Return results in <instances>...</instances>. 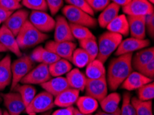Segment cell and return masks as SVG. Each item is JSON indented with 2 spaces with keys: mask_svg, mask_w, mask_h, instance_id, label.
Segmentation results:
<instances>
[{
  "mask_svg": "<svg viewBox=\"0 0 154 115\" xmlns=\"http://www.w3.org/2000/svg\"><path fill=\"white\" fill-rule=\"evenodd\" d=\"M41 86L44 91L50 93L55 97L70 88L66 79L63 77H57L51 79L48 81L41 84Z\"/></svg>",
  "mask_w": 154,
  "mask_h": 115,
  "instance_id": "d6986e66",
  "label": "cell"
},
{
  "mask_svg": "<svg viewBox=\"0 0 154 115\" xmlns=\"http://www.w3.org/2000/svg\"><path fill=\"white\" fill-rule=\"evenodd\" d=\"M0 43L5 47L7 50L13 53L17 57L22 56L16 36L4 25H2L0 28Z\"/></svg>",
  "mask_w": 154,
  "mask_h": 115,
  "instance_id": "2e32d148",
  "label": "cell"
},
{
  "mask_svg": "<svg viewBox=\"0 0 154 115\" xmlns=\"http://www.w3.org/2000/svg\"><path fill=\"white\" fill-rule=\"evenodd\" d=\"M13 12L8 11L0 7V24L5 22L7 19L9 17V16Z\"/></svg>",
  "mask_w": 154,
  "mask_h": 115,
  "instance_id": "bcb514c9",
  "label": "cell"
},
{
  "mask_svg": "<svg viewBox=\"0 0 154 115\" xmlns=\"http://www.w3.org/2000/svg\"><path fill=\"white\" fill-rule=\"evenodd\" d=\"M1 101H2V97H0V102H1Z\"/></svg>",
  "mask_w": 154,
  "mask_h": 115,
  "instance_id": "9f6ffc18",
  "label": "cell"
},
{
  "mask_svg": "<svg viewBox=\"0 0 154 115\" xmlns=\"http://www.w3.org/2000/svg\"><path fill=\"white\" fill-rule=\"evenodd\" d=\"M53 97L50 93L43 91L35 96L31 104L26 109V112L29 115H36L37 113L49 111L55 107Z\"/></svg>",
  "mask_w": 154,
  "mask_h": 115,
  "instance_id": "8992f818",
  "label": "cell"
},
{
  "mask_svg": "<svg viewBox=\"0 0 154 115\" xmlns=\"http://www.w3.org/2000/svg\"><path fill=\"white\" fill-rule=\"evenodd\" d=\"M51 79L48 65L44 63H39L33 68L29 73L21 80L23 84H42Z\"/></svg>",
  "mask_w": 154,
  "mask_h": 115,
  "instance_id": "9c48e42d",
  "label": "cell"
},
{
  "mask_svg": "<svg viewBox=\"0 0 154 115\" xmlns=\"http://www.w3.org/2000/svg\"><path fill=\"white\" fill-rule=\"evenodd\" d=\"M51 112H50V110H49V111H47V112H44V113L42 114V115H51Z\"/></svg>",
  "mask_w": 154,
  "mask_h": 115,
  "instance_id": "816d5d0a",
  "label": "cell"
},
{
  "mask_svg": "<svg viewBox=\"0 0 154 115\" xmlns=\"http://www.w3.org/2000/svg\"><path fill=\"white\" fill-rule=\"evenodd\" d=\"M137 98L141 101H151L154 97V83L150 82L137 90Z\"/></svg>",
  "mask_w": 154,
  "mask_h": 115,
  "instance_id": "d590c367",
  "label": "cell"
},
{
  "mask_svg": "<svg viewBox=\"0 0 154 115\" xmlns=\"http://www.w3.org/2000/svg\"><path fill=\"white\" fill-rule=\"evenodd\" d=\"M17 1H18V2H22V0H17Z\"/></svg>",
  "mask_w": 154,
  "mask_h": 115,
  "instance_id": "6f0895ef",
  "label": "cell"
},
{
  "mask_svg": "<svg viewBox=\"0 0 154 115\" xmlns=\"http://www.w3.org/2000/svg\"><path fill=\"white\" fill-rule=\"evenodd\" d=\"M75 107L70 106L67 107H63L62 109L55 110L51 115H73L74 113Z\"/></svg>",
  "mask_w": 154,
  "mask_h": 115,
  "instance_id": "f6af8a7d",
  "label": "cell"
},
{
  "mask_svg": "<svg viewBox=\"0 0 154 115\" xmlns=\"http://www.w3.org/2000/svg\"><path fill=\"white\" fill-rule=\"evenodd\" d=\"M0 97L4 100V104L8 110L10 115H20L26 110L24 103L22 98L17 92H11L8 93H1Z\"/></svg>",
  "mask_w": 154,
  "mask_h": 115,
  "instance_id": "7c38bea8",
  "label": "cell"
},
{
  "mask_svg": "<svg viewBox=\"0 0 154 115\" xmlns=\"http://www.w3.org/2000/svg\"><path fill=\"white\" fill-rule=\"evenodd\" d=\"M146 17V16H145ZM144 16H128L129 33L131 37L144 39L146 37V25Z\"/></svg>",
  "mask_w": 154,
  "mask_h": 115,
  "instance_id": "e0dca14e",
  "label": "cell"
},
{
  "mask_svg": "<svg viewBox=\"0 0 154 115\" xmlns=\"http://www.w3.org/2000/svg\"><path fill=\"white\" fill-rule=\"evenodd\" d=\"M78 110L85 114H91L96 111L98 107V101L89 96L79 97L76 101Z\"/></svg>",
  "mask_w": 154,
  "mask_h": 115,
  "instance_id": "83f0119b",
  "label": "cell"
},
{
  "mask_svg": "<svg viewBox=\"0 0 154 115\" xmlns=\"http://www.w3.org/2000/svg\"><path fill=\"white\" fill-rule=\"evenodd\" d=\"M148 1L150 2L151 4H152L154 3V0H148Z\"/></svg>",
  "mask_w": 154,
  "mask_h": 115,
  "instance_id": "db71d44e",
  "label": "cell"
},
{
  "mask_svg": "<svg viewBox=\"0 0 154 115\" xmlns=\"http://www.w3.org/2000/svg\"><path fill=\"white\" fill-rule=\"evenodd\" d=\"M120 108H119L116 110V112L113 113H108V112H105L104 111H98L95 115H120Z\"/></svg>",
  "mask_w": 154,
  "mask_h": 115,
  "instance_id": "c3c4849f",
  "label": "cell"
},
{
  "mask_svg": "<svg viewBox=\"0 0 154 115\" xmlns=\"http://www.w3.org/2000/svg\"><path fill=\"white\" fill-rule=\"evenodd\" d=\"M106 29L108 31L115 32L122 36H127L129 34V26L127 17L125 14L118 15L109 23Z\"/></svg>",
  "mask_w": 154,
  "mask_h": 115,
  "instance_id": "cb8c5ba5",
  "label": "cell"
},
{
  "mask_svg": "<svg viewBox=\"0 0 154 115\" xmlns=\"http://www.w3.org/2000/svg\"><path fill=\"white\" fill-rule=\"evenodd\" d=\"M77 44L73 41H50L45 45V48L55 54L60 58L71 62L73 51Z\"/></svg>",
  "mask_w": 154,
  "mask_h": 115,
  "instance_id": "30bf717a",
  "label": "cell"
},
{
  "mask_svg": "<svg viewBox=\"0 0 154 115\" xmlns=\"http://www.w3.org/2000/svg\"><path fill=\"white\" fill-rule=\"evenodd\" d=\"M54 30V41H75V38L71 32V27H70V23L64 16L58 15L57 18H56Z\"/></svg>",
  "mask_w": 154,
  "mask_h": 115,
  "instance_id": "5bb4252c",
  "label": "cell"
},
{
  "mask_svg": "<svg viewBox=\"0 0 154 115\" xmlns=\"http://www.w3.org/2000/svg\"><path fill=\"white\" fill-rule=\"evenodd\" d=\"M6 52H8L7 49L3 45H2L1 43H0V53H6Z\"/></svg>",
  "mask_w": 154,
  "mask_h": 115,
  "instance_id": "f907efd6",
  "label": "cell"
},
{
  "mask_svg": "<svg viewBox=\"0 0 154 115\" xmlns=\"http://www.w3.org/2000/svg\"><path fill=\"white\" fill-rule=\"evenodd\" d=\"M86 95L100 102L108 95V84L106 77L97 79H87L85 86Z\"/></svg>",
  "mask_w": 154,
  "mask_h": 115,
  "instance_id": "ba28073f",
  "label": "cell"
},
{
  "mask_svg": "<svg viewBox=\"0 0 154 115\" xmlns=\"http://www.w3.org/2000/svg\"><path fill=\"white\" fill-rule=\"evenodd\" d=\"M34 61L30 55H22L11 63L12 81L11 90L13 91L15 87L19 84L31 70L33 68Z\"/></svg>",
  "mask_w": 154,
  "mask_h": 115,
  "instance_id": "5b68a950",
  "label": "cell"
},
{
  "mask_svg": "<svg viewBox=\"0 0 154 115\" xmlns=\"http://www.w3.org/2000/svg\"><path fill=\"white\" fill-rule=\"evenodd\" d=\"M48 8L53 15H55L64 4V0H46Z\"/></svg>",
  "mask_w": 154,
  "mask_h": 115,
  "instance_id": "b9f144b4",
  "label": "cell"
},
{
  "mask_svg": "<svg viewBox=\"0 0 154 115\" xmlns=\"http://www.w3.org/2000/svg\"><path fill=\"white\" fill-rule=\"evenodd\" d=\"M122 41V35L115 32L106 31L100 35L97 41L98 55L97 59L104 63L111 54L116 50Z\"/></svg>",
  "mask_w": 154,
  "mask_h": 115,
  "instance_id": "3957f363",
  "label": "cell"
},
{
  "mask_svg": "<svg viewBox=\"0 0 154 115\" xmlns=\"http://www.w3.org/2000/svg\"><path fill=\"white\" fill-rule=\"evenodd\" d=\"M73 115H91V114H83V113H82L81 112L79 111L78 109L75 108L74 113H73Z\"/></svg>",
  "mask_w": 154,
  "mask_h": 115,
  "instance_id": "681fc988",
  "label": "cell"
},
{
  "mask_svg": "<svg viewBox=\"0 0 154 115\" xmlns=\"http://www.w3.org/2000/svg\"><path fill=\"white\" fill-rule=\"evenodd\" d=\"M134 54L129 53L117 56L109 63L107 70V84L111 90L115 91L133 72L132 57Z\"/></svg>",
  "mask_w": 154,
  "mask_h": 115,
  "instance_id": "6da1fadb",
  "label": "cell"
},
{
  "mask_svg": "<svg viewBox=\"0 0 154 115\" xmlns=\"http://www.w3.org/2000/svg\"><path fill=\"white\" fill-rule=\"evenodd\" d=\"M112 1V3H114L120 6H125L129 4L131 0H111Z\"/></svg>",
  "mask_w": 154,
  "mask_h": 115,
  "instance_id": "7dc6e473",
  "label": "cell"
},
{
  "mask_svg": "<svg viewBox=\"0 0 154 115\" xmlns=\"http://www.w3.org/2000/svg\"><path fill=\"white\" fill-rule=\"evenodd\" d=\"M48 69L51 77H62L63 74H67L72 69V64L69 61L60 58L48 65Z\"/></svg>",
  "mask_w": 154,
  "mask_h": 115,
  "instance_id": "f546056e",
  "label": "cell"
},
{
  "mask_svg": "<svg viewBox=\"0 0 154 115\" xmlns=\"http://www.w3.org/2000/svg\"><path fill=\"white\" fill-rule=\"evenodd\" d=\"M146 31H147L149 37L153 39L154 36V13L145 17Z\"/></svg>",
  "mask_w": 154,
  "mask_h": 115,
  "instance_id": "ee69618b",
  "label": "cell"
},
{
  "mask_svg": "<svg viewBox=\"0 0 154 115\" xmlns=\"http://www.w3.org/2000/svg\"><path fill=\"white\" fill-rule=\"evenodd\" d=\"M121 101V96L117 92H112L107 95L101 101L100 106L102 111L108 113H113L119 108V104Z\"/></svg>",
  "mask_w": 154,
  "mask_h": 115,
  "instance_id": "f1b7e54d",
  "label": "cell"
},
{
  "mask_svg": "<svg viewBox=\"0 0 154 115\" xmlns=\"http://www.w3.org/2000/svg\"><path fill=\"white\" fill-rule=\"evenodd\" d=\"M22 5L32 11H44L48 10L46 0H22Z\"/></svg>",
  "mask_w": 154,
  "mask_h": 115,
  "instance_id": "8d00e7d4",
  "label": "cell"
},
{
  "mask_svg": "<svg viewBox=\"0 0 154 115\" xmlns=\"http://www.w3.org/2000/svg\"><path fill=\"white\" fill-rule=\"evenodd\" d=\"M29 21L39 31L46 34L55 29V20L44 11H32L29 15Z\"/></svg>",
  "mask_w": 154,
  "mask_h": 115,
  "instance_id": "52a82bcc",
  "label": "cell"
},
{
  "mask_svg": "<svg viewBox=\"0 0 154 115\" xmlns=\"http://www.w3.org/2000/svg\"><path fill=\"white\" fill-rule=\"evenodd\" d=\"M153 81V79L147 78L139 72L133 71L121 84V88L128 91H132L140 88L145 84Z\"/></svg>",
  "mask_w": 154,
  "mask_h": 115,
  "instance_id": "ac0fdd59",
  "label": "cell"
},
{
  "mask_svg": "<svg viewBox=\"0 0 154 115\" xmlns=\"http://www.w3.org/2000/svg\"><path fill=\"white\" fill-rule=\"evenodd\" d=\"M85 75L87 79H97L105 77L106 69L104 63L97 59L91 61L86 65Z\"/></svg>",
  "mask_w": 154,
  "mask_h": 115,
  "instance_id": "4316f807",
  "label": "cell"
},
{
  "mask_svg": "<svg viewBox=\"0 0 154 115\" xmlns=\"http://www.w3.org/2000/svg\"><path fill=\"white\" fill-rule=\"evenodd\" d=\"M48 38L47 34L37 30L28 20L16 36L20 49L31 48L42 43Z\"/></svg>",
  "mask_w": 154,
  "mask_h": 115,
  "instance_id": "7a4b0ae2",
  "label": "cell"
},
{
  "mask_svg": "<svg viewBox=\"0 0 154 115\" xmlns=\"http://www.w3.org/2000/svg\"><path fill=\"white\" fill-rule=\"evenodd\" d=\"M120 6L114 3H110L102 11L100 14L97 22L99 23L100 26L105 29L111 21H113L119 14Z\"/></svg>",
  "mask_w": 154,
  "mask_h": 115,
  "instance_id": "484cf974",
  "label": "cell"
},
{
  "mask_svg": "<svg viewBox=\"0 0 154 115\" xmlns=\"http://www.w3.org/2000/svg\"><path fill=\"white\" fill-rule=\"evenodd\" d=\"M64 1L68 4V5L80 8L91 16L94 15V11L90 8L86 0H64Z\"/></svg>",
  "mask_w": 154,
  "mask_h": 115,
  "instance_id": "f35d334b",
  "label": "cell"
},
{
  "mask_svg": "<svg viewBox=\"0 0 154 115\" xmlns=\"http://www.w3.org/2000/svg\"><path fill=\"white\" fill-rule=\"evenodd\" d=\"M0 115H3V113H2L1 109H0Z\"/></svg>",
  "mask_w": 154,
  "mask_h": 115,
  "instance_id": "11a10c76",
  "label": "cell"
},
{
  "mask_svg": "<svg viewBox=\"0 0 154 115\" xmlns=\"http://www.w3.org/2000/svg\"><path fill=\"white\" fill-rule=\"evenodd\" d=\"M29 17V13L28 11L25 9H19L14 13L13 12L3 25L10 30L15 36H17Z\"/></svg>",
  "mask_w": 154,
  "mask_h": 115,
  "instance_id": "9a60e30c",
  "label": "cell"
},
{
  "mask_svg": "<svg viewBox=\"0 0 154 115\" xmlns=\"http://www.w3.org/2000/svg\"><path fill=\"white\" fill-rule=\"evenodd\" d=\"M11 57L9 55L0 59V91L4 90L12 81Z\"/></svg>",
  "mask_w": 154,
  "mask_h": 115,
  "instance_id": "44dd1931",
  "label": "cell"
},
{
  "mask_svg": "<svg viewBox=\"0 0 154 115\" xmlns=\"http://www.w3.org/2000/svg\"><path fill=\"white\" fill-rule=\"evenodd\" d=\"M31 56L34 62L44 63L48 65L52 64L60 59L55 54L45 48H43L42 46H39L35 49Z\"/></svg>",
  "mask_w": 154,
  "mask_h": 115,
  "instance_id": "d4e9b609",
  "label": "cell"
},
{
  "mask_svg": "<svg viewBox=\"0 0 154 115\" xmlns=\"http://www.w3.org/2000/svg\"><path fill=\"white\" fill-rule=\"evenodd\" d=\"M150 45V41L147 39H139L130 37L122 40L116 49V56H120L125 54L133 53L135 51H138L142 49L147 48Z\"/></svg>",
  "mask_w": 154,
  "mask_h": 115,
  "instance_id": "4fadbf2b",
  "label": "cell"
},
{
  "mask_svg": "<svg viewBox=\"0 0 154 115\" xmlns=\"http://www.w3.org/2000/svg\"><path fill=\"white\" fill-rule=\"evenodd\" d=\"M62 12L69 23L82 26L91 29L97 26V20L80 8L66 5L63 7Z\"/></svg>",
  "mask_w": 154,
  "mask_h": 115,
  "instance_id": "277c9868",
  "label": "cell"
},
{
  "mask_svg": "<svg viewBox=\"0 0 154 115\" xmlns=\"http://www.w3.org/2000/svg\"><path fill=\"white\" fill-rule=\"evenodd\" d=\"M1 58H2V55H0V59H1Z\"/></svg>",
  "mask_w": 154,
  "mask_h": 115,
  "instance_id": "680465c9",
  "label": "cell"
},
{
  "mask_svg": "<svg viewBox=\"0 0 154 115\" xmlns=\"http://www.w3.org/2000/svg\"><path fill=\"white\" fill-rule=\"evenodd\" d=\"M0 7L11 12L21 9L22 5L17 0H0Z\"/></svg>",
  "mask_w": 154,
  "mask_h": 115,
  "instance_id": "60d3db41",
  "label": "cell"
},
{
  "mask_svg": "<svg viewBox=\"0 0 154 115\" xmlns=\"http://www.w3.org/2000/svg\"><path fill=\"white\" fill-rule=\"evenodd\" d=\"M154 59V48L147 47L140 50L133 55L131 63L133 69L138 70Z\"/></svg>",
  "mask_w": 154,
  "mask_h": 115,
  "instance_id": "7402d4cb",
  "label": "cell"
},
{
  "mask_svg": "<svg viewBox=\"0 0 154 115\" xmlns=\"http://www.w3.org/2000/svg\"><path fill=\"white\" fill-rule=\"evenodd\" d=\"M80 91L69 88L56 96L54 99L55 105L60 107L73 106L80 97Z\"/></svg>",
  "mask_w": 154,
  "mask_h": 115,
  "instance_id": "ffe728a7",
  "label": "cell"
},
{
  "mask_svg": "<svg viewBox=\"0 0 154 115\" xmlns=\"http://www.w3.org/2000/svg\"><path fill=\"white\" fill-rule=\"evenodd\" d=\"M131 93L127 92L124 94L120 115H136L134 107L131 103Z\"/></svg>",
  "mask_w": 154,
  "mask_h": 115,
  "instance_id": "74e56055",
  "label": "cell"
},
{
  "mask_svg": "<svg viewBox=\"0 0 154 115\" xmlns=\"http://www.w3.org/2000/svg\"><path fill=\"white\" fill-rule=\"evenodd\" d=\"M71 62L78 68H82L84 67H86L90 62L89 56L82 48H76L72 55Z\"/></svg>",
  "mask_w": 154,
  "mask_h": 115,
  "instance_id": "836d02e7",
  "label": "cell"
},
{
  "mask_svg": "<svg viewBox=\"0 0 154 115\" xmlns=\"http://www.w3.org/2000/svg\"><path fill=\"white\" fill-rule=\"evenodd\" d=\"M66 75V79L70 88L79 91L85 90L87 77L78 68L71 69Z\"/></svg>",
  "mask_w": 154,
  "mask_h": 115,
  "instance_id": "603a6c76",
  "label": "cell"
},
{
  "mask_svg": "<svg viewBox=\"0 0 154 115\" xmlns=\"http://www.w3.org/2000/svg\"><path fill=\"white\" fill-rule=\"evenodd\" d=\"M3 115H10L8 114V112H6V111H5V112H4V113H3Z\"/></svg>",
  "mask_w": 154,
  "mask_h": 115,
  "instance_id": "f5cc1de1",
  "label": "cell"
},
{
  "mask_svg": "<svg viewBox=\"0 0 154 115\" xmlns=\"http://www.w3.org/2000/svg\"><path fill=\"white\" fill-rule=\"evenodd\" d=\"M70 27L75 39H76L79 41H82L87 39H96L95 35L87 27L72 23H70Z\"/></svg>",
  "mask_w": 154,
  "mask_h": 115,
  "instance_id": "e575fe53",
  "label": "cell"
},
{
  "mask_svg": "<svg viewBox=\"0 0 154 115\" xmlns=\"http://www.w3.org/2000/svg\"><path fill=\"white\" fill-rule=\"evenodd\" d=\"M131 103L134 106L136 115H153L152 101H141L138 98H131Z\"/></svg>",
  "mask_w": 154,
  "mask_h": 115,
  "instance_id": "1f68e13d",
  "label": "cell"
},
{
  "mask_svg": "<svg viewBox=\"0 0 154 115\" xmlns=\"http://www.w3.org/2000/svg\"><path fill=\"white\" fill-rule=\"evenodd\" d=\"M13 91L20 93L22 98L23 101L24 103L26 109L28 108L31 103L32 102L35 96L36 95V89L30 84H17L15 87Z\"/></svg>",
  "mask_w": 154,
  "mask_h": 115,
  "instance_id": "4dcf8cb0",
  "label": "cell"
},
{
  "mask_svg": "<svg viewBox=\"0 0 154 115\" xmlns=\"http://www.w3.org/2000/svg\"><path fill=\"white\" fill-rule=\"evenodd\" d=\"M140 73L143 74L147 78L153 79L154 77V59L151 61L147 64L144 65L140 69L137 70Z\"/></svg>",
  "mask_w": 154,
  "mask_h": 115,
  "instance_id": "7bdbcfd3",
  "label": "cell"
},
{
  "mask_svg": "<svg viewBox=\"0 0 154 115\" xmlns=\"http://www.w3.org/2000/svg\"><path fill=\"white\" fill-rule=\"evenodd\" d=\"M123 13L128 16H145L154 13L153 6L148 0H131L122 7Z\"/></svg>",
  "mask_w": 154,
  "mask_h": 115,
  "instance_id": "8fae6325",
  "label": "cell"
},
{
  "mask_svg": "<svg viewBox=\"0 0 154 115\" xmlns=\"http://www.w3.org/2000/svg\"><path fill=\"white\" fill-rule=\"evenodd\" d=\"M90 8L95 12L103 11L111 3V0H86Z\"/></svg>",
  "mask_w": 154,
  "mask_h": 115,
  "instance_id": "ab89813d",
  "label": "cell"
},
{
  "mask_svg": "<svg viewBox=\"0 0 154 115\" xmlns=\"http://www.w3.org/2000/svg\"><path fill=\"white\" fill-rule=\"evenodd\" d=\"M80 46L88 54L90 58V62L97 59L98 55V46L96 39H87L79 41Z\"/></svg>",
  "mask_w": 154,
  "mask_h": 115,
  "instance_id": "d6a6232c",
  "label": "cell"
}]
</instances>
